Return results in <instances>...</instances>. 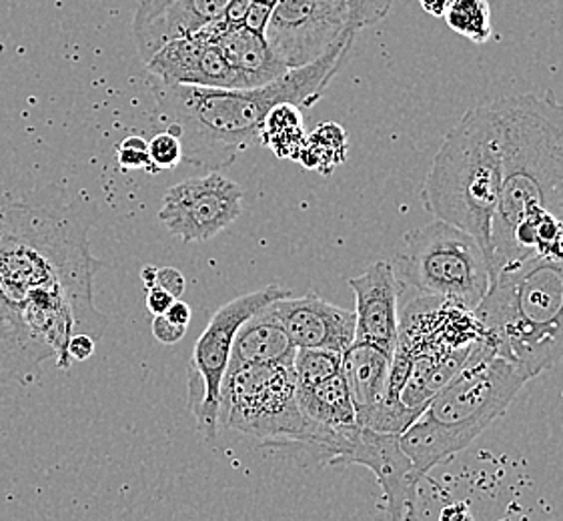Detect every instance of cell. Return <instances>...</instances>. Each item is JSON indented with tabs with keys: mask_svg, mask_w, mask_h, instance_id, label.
<instances>
[{
	"mask_svg": "<svg viewBox=\"0 0 563 521\" xmlns=\"http://www.w3.org/2000/svg\"><path fill=\"white\" fill-rule=\"evenodd\" d=\"M271 307L297 350L343 353L355 341V311L333 306L319 295H291Z\"/></svg>",
	"mask_w": 563,
	"mask_h": 521,
	"instance_id": "obj_15",
	"label": "cell"
},
{
	"mask_svg": "<svg viewBox=\"0 0 563 521\" xmlns=\"http://www.w3.org/2000/svg\"><path fill=\"white\" fill-rule=\"evenodd\" d=\"M117 160L126 170L148 169V143L143 136H126L117 145Z\"/></svg>",
	"mask_w": 563,
	"mask_h": 521,
	"instance_id": "obj_27",
	"label": "cell"
},
{
	"mask_svg": "<svg viewBox=\"0 0 563 521\" xmlns=\"http://www.w3.org/2000/svg\"><path fill=\"white\" fill-rule=\"evenodd\" d=\"M147 70L167 85L241 89L221 46L207 29L167 43L147 60Z\"/></svg>",
	"mask_w": 563,
	"mask_h": 521,
	"instance_id": "obj_14",
	"label": "cell"
},
{
	"mask_svg": "<svg viewBox=\"0 0 563 521\" xmlns=\"http://www.w3.org/2000/svg\"><path fill=\"white\" fill-rule=\"evenodd\" d=\"M183 163V145L177 135L163 131L148 141V175H157L161 170L175 169Z\"/></svg>",
	"mask_w": 563,
	"mask_h": 521,
	"instance_id": "obj_26",
	"label": "cell"
},
{
	"mask_svg": "<svg viewBox=\"0 0 563 521\" xmlns=\"http://www.w3.org/2000/svg\"><path fill=\"white\" fill-rule=\"evenodd\" d=\"M89 225L67 209L0 203V384L29 386L55 359L68 372L75 333L99 340L109 325L95 307Z\"/></svg>",
	"mask_w": 563,
	"mask_h": 521,
	"instance_id": "obj_1",
	"label": "cell"
},
{
	"mask_svg": "<svg viewBox=\"0 0 563 521\" xmlns=\"http://www.w3.org/2000/svg\"><path fill=\"white\" fill-rule=\"evenodd\" d=\"M391 359L394 355L384 350L357 341H353L350 350L343 352L341 374L347 381L357 421L384 399Z\"/></svg>",
	"mask_w": 563,
	"mask_h": 521,
	"instance_id": "obj_20",
	"label": "cell"
},
{
	"mask_svg": "<svg viewBox=\"0 0 563 521\" xmlns=\"http://www.w3.org/2000/svg\"><path fill=\"white\" fill-rule=\"evenodd\" d=\"M273 7L271 2H263V0H251L249 4L247 14L243 19V26H247L255 33L265 34L267 24H269L271 14H273Z\"/></svg>",
	"mask_w": 563,
	"mask_h": 521,
	"instance_id": "obj_28",
	"label": "cell"
},
{
	"mask_svg": "<svg viewBox=\"0 0 563 521\" xmlns=\"http://www.w3.org/2000/svg\"><path fill=\"white\" fill-rule=\"evenodd\" d=\"M97 340H92L87 333H75L68 341V355L73 362H87L95 353Z\"/></svg>",
	"mask_w": 563,
	"mask_h": 521,
	"instance_id": "obj_31",
	"label": "cell"
},
{
	"mask_svg": "<svg viewBox=\"0 0 563 521\" xmlns=\"http://www.w3.org/2000/svg\"><path fill=\"white\" fill-rule=\"evenodd\" d=\"M443 19L453 33L462 34L475 45H485L494 36L487 0H453Z\"/></svg>",
	"mask_w": 563,
	"mask_h": 521,
	"instance_id": "obj_24",
	"label": "cell"
},
{
	"mask_svg": "<svg viewBox=\"0 0 563 521\" xmlns=\"http://www.w3.org/2000/svg\"><path fill=\"white\" fill-rule=\"evenodd\" d=\"M243 211V189L213 170L199 179L177 182L163 197L158 221L185 243L211 241L231 228Z\"/></svg>",
	"mask_w": 563,
	"mask_h": 521,
	"instance_id": "obj_11",
	"label": "cell"
},
{
	"mask_svg": "<svg viewBox=\"0 0 563 521\" xmlns=\"http://www.w3.org/2000/svg\"><path fill=\"white\" fill-rule=\"evenodd\" d=\"M157 287L165 289L175 299H180V295L185 293L187 281H185V275L175 267H157Z\"/></svg>",
	"mask_w": 563,
	"mask_h": 521,
	"instance_id": "obj_30",
	"label": "cell"
},
{
	"mask_svg": "<svg viewBox=\"0 0 563 521\" xmlns=\"http://www.w3.org/2000/svg\"><path fill=\"white\" fill-rule=\"evenodd\" d=\"M350 153V138L343 126L338 123H323L305 138L297 163L305 169L319 170L321 175H331L343 165Z\"/></svg>",
	"mask_w": 563,
	"mask_h": 521,
	"instance_id": "obj_23",
	"label": "cell"
},
{
	"mask_svg": "<svg viewBox=\"0 0 563 521\" xmlns=\"http://www.w3.org/2000/svg\"><path fill=\"white\" fill-rule=\"evenodd\" d=\"M394 260L399 285L475 313L492 287V260L470 233L435 219L407 233Z\"/></svg>",
	"mask_w": 563,
	"mask_h": 521,
	"instance_id": "obj_8",
	"label": "cell"
},
{
	"mask_svg": "<svg viewBox=\"0 0 563 521\" xmlns=\"http://www.w3.org/2000/svg\"><path fill=\"white\" fill-rule=\"evenodd\" d=\"M173 301H175V297L167 293L165 289H161V287L147 289V309L151 311V315H153V318H157V315H165V313H167V309L173 306Z\"/></svg>",
	"mask_w": 563,
	"mask_h": 521,
	"instance_id": "obj_32",
	"label": "cell"
},
{
	"mask_svg": "<svg viewBox=\"0 0 563 521\" xmlns=\"http://www.w3.org/2000/svg\"><path fill=\"white\" fill-rule=\"evenodd\" d=\"M350 287L355 293V341L369 343L394 355L401 293L394 265L377 260L360 277L350 279Z\"/></svg>",
	"mask_w": 563,
	"mask_h": 521,
	"instance_id": "obj_17",
	"label": "cell"
},
{
	"mask_svg": "<svg viewBox=\"0 0 563 521\" xmlns=\"http://www.w3.org/2000/svg\"><path fill=\"white\" fill-rule=\"evenodd\" d=\"M221 46L241 89H260L283 77L289 68L271 51L265 34L255 33L243 24L229 26L221 19L205 26Z\"/></svg>",
	"mask_w": 563,
	"mask_h": 521,
	"instance_id": "obj_18",
	"label": "cell"
},
{
	"mask_svg": "<svg viewBox=\"0 0 563 521\" xmlns=\"http://www.w3.org/2000/svg\"><path fill=\"white\" fill-rule=\"evenodd\" d=\"M353 43V36L345 38L323 57L289 68L260 89H207L167 85L151 77L155 119L179 136L183 163L211 173L227 169L241 153L260 145L261 126L277 104L291 102L311 109L321 101Z\"/></svg>",
	"mask_w": 563,
	"mask_h": 521,
	"instance_id": "obj_3",
	"label": "cell"
},
{
	"mask_svg": "<svg viewBox=\"0 0 563 521\" xmlns=\"http://www.w3.org/2000/svg\"><path fill=\"white\" fill-rule=\"evenodd\" d=\"M417 2L421 4V9H423V11L428 12L429 16H433V19H443L453 0H417Z\"/></svg>",
	"mask_w": 563,
	"mask_h": 521,
	"instance_id": "obj_34",
	"label": "cell"
},
{
	"mask_svg": "<svg viewBox=\"0 0 563 521\" xmlns=\"http://www.w3.org/2000/svg\"><path fill=\"white\" fill-rule=\"evenodd\" d=\"M399 437L397 433L357 425L350 431L341 454L331 465L367 467L384 494L387 521H413L417 489L423 476L404 452Z\"/></svg>",
	"mask_w": 563,
	"mask_h": 521,
	"instance_id": "obj_12",
	"label": "cell"
},
{
	"mask_svg": "<svg viewBox=\"0 0 563 521\" xmlns=\"http://www.w3.org/2000/svg\"><path fill=\"white\" fill-rule=\"evenodd\" d=\"M297 403L307 420L338 435L360 425L343 374L316 386H297Z\"/></svg>",
	"mask_w": 563,
	"mask_h": 521,
	"instance_id": "obj_21",
	"label": "cell"
},
{
	"mask_svg": "<svg viewBox=\"0 0 563 521\" xmlns=\"http://www.w3.org/2000/svg\"><path fill=\"white\" fill-rule=\"evenodd\" d=\"M501 189V129L496 104L470 109L443 136L421 187L431 215L462 229L487 251Z\"/></svg>",
	"mask_w": 563,
	"mask_h": 521,
	"instance_id": "obj_6",
	"label": "cell"
},
{
	"mask_svg": "<svg viewBox=\"0 0 563 521\" xmlns=\"http://www.w3.org/2000/svg\"><path fill=\"white\" fill-rule=\"evenodd\" d=\"M219 425L265 445H309L331 464L345 443L307 420L297 403L294 362L257 363L227 372L221 387Z\"/></svg>",
	"mask_w": 563,
	"mask_h": 521,
	"instance_id": "obj_7",
	"label": "cell"
},
{
	"mask_svg": "<svg viewBox=\"0 0 563 521\" xmlns=\"http://www.w3.org/2000/svg\"><path fill=\"white\" fill-rule=\"evenodd\" d=\"M231 0H139L133 34L136 51L147 63L163 46L203 31L225 12Z\"/></svg>",
	"mask_w": 563,
	"mask_h": 521,
	"instance_id": "obj_16",
	"label": "cell"
},
{
	"mask_svg": "<svg viewBox=\"0 0 563 521\" xmlns=\"http://www.w3.org/2000/svg\"><path fill=\"white\" fill-rule=\"evenodd\" d=\"M501 189L492 225V279L563 247V104L552 95L494 101Z\"/></svg>",
	"mask_w": 563,
	"mask_h": 521,
	"instance_id": "obj_2",
	"label": "cell"
},
{
	"mask_svg": "<svg viewBox=\"0 0 563 521\" xmlns=\"http://www.w3.org/2000/svg\"><path fill=\"white\" fill-rule=\"evenodd\" d=\"M343 353L329 350H297L294 372L297 386H316L341 374Z\"/></svg>",
	"mask_w": 563,
	"mask_h": 521,
	"instance_id": "obj_25",
	"label": "cell"
},
{
	"mask_svg": "<svg viewBox=\"0 0 563 521\" xmlns=\"http://www.w3.org/2000/svg\"><path fill=\"white\" fill-rule=\"evenodd\" d=\"M394 0H277L265 38L287 68L303 67L382 23Z\"/></svg>",
	"mask_w": 563,
	"mask_h": 521,
	"instance_id": "obj_9",
	"label": "cell"
},
{
	"mask_svg": "<svg viewBox=\"0 0 563 521\" xmlns=\"http://www.w3.org/2000/svg\"><path fill=\"white\" fill-rule=\"evenodd\" d=\"M141 279H143L145 289H153V287H157V267H153V265H145V267L141 269Z\"/></svg>",
	"mask_w": 563,
	"mask_h": 521,
	"instance_id": "obj_36",
	"label": "cell"
},
{
	"mask_svg": "<svg viewBox=\"0 0 563 521\" xmlns=\"http://www.w3.org/2000/svg\"><path fill=\"white\" fill-rule=\"evenodd\" d=\"M165 318L173 321V323H177V325H185V328H189V321H191V306H187L185 301H180V299H175L173 301V306L167 309V313H165Z\"/></svg>",
	"mask_w": 563,
	"mask_h": 521,
	"instance_id": "obj_33",
	"label": "cell"
},
{
	"mask_svg": "<svg viewBox=\"0 0 563 521\" xmlns=\"http://www.w3.org/2000/svg\"><path fill=\"white\" fill-rule=\"evenodd\" d=\"M530 375L499 357L484 340L475 345L462 372L429 401L399 443L421 476L467 450L504 415Z\"/></svg>",
	"mask_w": 563,
	"mask_h": 521,
	"instance_id": "obj_4",
	"label": "cell"
},
{
	"mask_svg": "<svg viewBox=\"0 0 563 521\" xmlns=\"http://www.w3.org/2000/svg\"><path fill=\"white\" fill-rule=\"evenodd\" d=\"M185 333H187L185 325H177V323H173V321H169L165 315L153 318V335H155V340H157L158 343H163V345H175V343H179V341L185 337Z\"/></svg>",
	"mask_w": 563,
	"mask_h": 521,
	"instance_id": "obj_29",
	"label": "cell"
},
{
	"mask_svg": "<svg viewBox=\"0 0 563 521\" xmlns=\"http://www.w3.org/2000/svg\"><path fill=\"white\" fill-rule=\"evenodd\" d=\"M485 337L472 311L440 297L417 295L399 313L395 350L406 353H451L475 345Z\"/></svg>",
	"mask_w": 563,
	"mask_h": 521,
	"instance_id": "obj_13",
	"label": "cell"
},
{
	"mask_svg": "<svg viewBox=\"0 0 563 521\" xmlns=\"http://www.w3.org/2000/svg\"><path fill=\"white\" fill-rule=\"evenodd\" d=\"M295 352L297 347L289 340L273 307H263L239 328L227 372L257 363L294 362Z\"/></svg>",
	"mask_w": 563,
	"mask_h": 521,
	"instance_id": "obj_19",
	"label": "cell"
},
{
	"mask_svg": "<svg viewBox=\"0 0 563 521\" xmlns=\"http://www.w3.org/2000/svg\"><path fill=\"white\" fill-rule=\"evenodd\" d=\"M494 352L531 379L563 359V247L492 279L475 309Z\"/></svg>",
	"mask_w": 563,
	"mask_h": 521,
	"instance_id": "obj_5",
	"label": "cell"
},
{
	"mask_svg": "<svg viewBox=\"0 0 563 521\" xmlns=\"http://www.w3.org/2000/svg\"><path fill=\"white\" fill-rule=\"evenodd\" d=\"M441 521H474L472 518V513L467 510V506H451V508H445L443 510V516H441Z\"/></svg>",
	"mask_w": 563,
	"mask_h": 521,
	"instance_id": "obj_35",
	"label": "cell"
},
{
	"mask_svg": "<svg viewBox=\"0 0 563 521\" xmlns=\"http://www.w3.org/2000/svg\"><path fill=\"white\" fill-rule=\"evenodd\" d=\"M291 295V289H285L282 285H267L260 291L241 295L214 313L201 337L195 343L187 372L189 411L195 415L197 430L207 442H213L219 435L221 387L229 369L239 328L263 307Z\"/></svg>",
	"mask_w": 563,
	"mask_h": 521,
	"instance_id": "obj_10",
	"label": "cell"
},
{
	"mask_svg": "<svg viewBox=\"0 0 563 521\" xmlns=\"http://www.w3.org/2000/svg\"><path fill=\"white\" fill-rule=\"evenodd\" d=\"M301 111L291 102L277 104L261 126L260 145L271 148L279 159L297 160L307 138Z\"/></svg>",
	"mask_w": 563,
	"mask_h": 521,
	"instance_id": "obj_22",
	"label": "cell"
}]
</instances>
